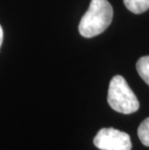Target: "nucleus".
<instances>
[{
    "label": "nucleus",
    "mask_w": 149,
    "mask_h": 150,
    "mask_svg": "<svg viewBox=\"0 0 149 150\" xmlns=\"http://www.w3.org/2000/svg\"><path fill=\"white\" fill-rule=\"evenodd\" d=\"M112 18L113 9L107 0H91L89 8L81 20L78 31L84 38L95 37L109 26Z\"/></svg>",
    "instance_id": "obj_1"
},
{
    "label": "nucleus",
    "mask_w": 149,
    "mask_h": 150,
    "mask_svg": "<svg viewBox=\"0 0 149 150\" xmlns=\"http://www.w3.org/2000/svg\"><path fill=\"white\" fill-rule=\"evenodd\" d=\"M107 103L112 110L123 114L134 113L139 108L137 96L121 76H114L110 81Z\"/></svg>",
    "instance_id": "obj_2"
},
{
    "label": "nucleus",
    "mask_w": 149,
    "mask_h": 150,
    "mask_svg": "<svg viewBox=\"0 0 149 150\" xmlns=\"http://www.w3.org/2000/svg\"><path fill=\"white\" fill-rule=\"evenodd\" d=\"M94 145L100 150H131V138L114 128H103L94 138Z\"/></svg>",
    "instance_id": "obj_3"
},
{
    "label": "nucleus",
    "mask_w": 149,
    "mask_h": 150,
    "mask_svg": "<svg viewBox=\"0 0 149 150\" xmlns=\"http://www.w3.org/2000/svg\"><path fill=\"white\" fill-rule=\"evenodd\" d=\"M129 11L134 14H142L149 9V0H123Z\"/></svg>",
    "instance_id": "obj_4"
},
{
    "label": "nucleus",
    "mask_w": 149,
    "mask_h": 150,
    "mask_svg": "<svg viewBox=\"0 0 149 150\" xmlns=\"http://www.w3.org/2000/svg\"><path fill=\"white\" fill-rule=\"evenodd\" d=\"M137 71L141 78L149 85V55L142 56L137 62Z\"/></svg>",
    "instance_id": "obj_5"
},
{
    "label": "nucleus",
    "mask_w": 149,
    "mask_h": 150,
    "mask_svg": "<svg viewBox=\"0 0 149 150\" xmlns=\"http://www.w3.org/2000/svg\"><path fill=\"white\" fill-rule=\"evenodd\" d=\"M138 135L142 144L149 147V117L144 119L138 126Z\"/></svg>",
    "instance_id": "obj_6"
},
{
    "label": "nucleus",
    "mask_w": 149,
    "mask_h": 150,
    "mask_svg": "<svg viewBox=\"0 0 149 150\" xmlns=\"http://www.w3.org/2000/svg\"><path fill=\"white\" fill-rule=\"evenodd\" d=\"M2 42H3V29H2V26L0 25V47H1Z\"/></svg>",
    "instance_id": "obj_7"
}]
</instances>
